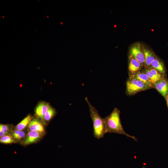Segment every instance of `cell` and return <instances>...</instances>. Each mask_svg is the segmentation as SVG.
Wrapping results in <instances>:
<instances>
[{"mask_svg": "<svg viewBox=\"0 0 168 168\" xmlns=\"http://www.w3.org/2000/svg\"><path fill=\"white\" fill-rule=\"evenodd\" d=\"M120 114L119 110L115 108L109 115L104 118L107 133L123 134L137 141V139L135 137L128 134L124 131L121 122Z\"/></svg>", "mask_w": 168, "mask_h": 168, "instance_id": "6da1fadb", "label": "cell"}, {"mask_svg": "<svg viewBox=\"0 0 168 168\" xmlns=\"http://www.w3.org/2000/svg\"><path fill=\"white\" fill-rule=\"evenodd\" d=\"M89 108L90 116L92 120L94 137L98 139L103 138L107 133L104 118L99 114L97 110L90 102L87 97L85 98Z\"/></svg>", "mask_w": 168, "mask_h": 168, "instance_id": "7a4b0ae2", "label": "cell"}, {"mask_svg": "<svg viewBox=\"0 0 168 168\" xmlns=\"http://www.w3.org/2000/svg\"><path fill=\"white\" fill-rule=\"evenodd\" d=\"M149 88L142 82L135 78H129L126 82V92L128 95L134 94Z\"/></svg>", "mask_w": 168, "mask_h": 168, "instance_id": "3957f363", "label": "cell"}, {"mask_svg": "<svg viewBox=\"0 0 168 168\" xmlns=\"http://www.w3.org/2000/svg\"><path fill=\"white\" fill-rule=\"evenodd\" d=\"M129 57L135 59L142 65H144L143 47L139 43H134L131 46L129 49Z\"/></svg>", "mask_w": 168, "mask_h": 168, "instance_id": "277c9868", "label": "cell"}, {"mask_svg": "<svg viewBox=\"0 0 168 168\" xmlns=\"http://www.w3.org/2000/svg\"><path fill=\"white\" fill-rule=\"evenodd\" d=\"M44 132L37 131H30L28 132L24 139L21 141V144L26 146L35 143L39 141L43 137Z\"/></svg>", "mask_w": 168, "mask_h": 168, "instance_id": "5b68a950", "label": "cell"}, {"mask_svg": "<svg viewBox=\"0 0 168 168\" xmlns=\"http://www.w3.org/2000/svg\"><path fill=\"white\" fill-rule=\"evenodd\" d=\"M143 72L147 75L153 85L166 76L151 67L147 68Z\"/></svg>", "mask_w": 168, "mask_h": 168, "instance_id": "8992f818", "label": "cell"}, {"mask_svg": "<svg viewBox=\"0 0 168 168\" xmlns=\"http://www.w3.org/2000/svg\"><path fill=\"white\" fill-rule=\"evenodd\" d=\"M155 88L164 98L168 94V80L165 77L153 85Z\"/></svg>", "mask_w": 168, "mask_h": 168, "instance_id": "52a82bcc", "label": "cell"}, {"mask_svg": "<svg viewBox=\"0 0 168 168\" xmlns=\"http://www.w3.org/2000/svg\"><path fill=\"white\" fill-rule=\"evenodd\" d=\"M27 131H37L41 132H45V129L43 124L39 119H32L27 126Z\"/></svg>", "mask_w": 168, "mask_h": 168, "instance_id": "ba28073f", "label": "cell"}, {"mask_svg": "<svg viewBox=\"0 0 168 168\" xmlns=\"http://www.w3.org/2000/svg\"><path fill=\"white\" fill-rule=\"evenodd\" d=\"M50 106L48 103L45 102H42L39 103L35 108L36 116L40 119L42 121Z\"/></svg>", "mask_w": 168, "mask_h": 168, "instance_id": "9c48e42d", "label": "cell"}, {"mask_svg": "<svg viewBox=\"0 0 168 168\" xmlns=\"http://www.w3.org/2000/svg\"><path fill=\"white\" fill-rule=\"evenodd\" d=\"M143 66V65L137 60L129 57L128 70L130 75L134 74L140 72Z\"/></svg>", "mask_w": 168, "mask_h": 168, "instance_id": "30bf717a", "label": "cell"}, {"mask_svg": "<svg viewBox=\"0 0 168 168\" xmlns=\"http://www.w3.org/2000/svg\"><path fill=\"white\" fill-rule=\"evenodd\" d=\"M162 74L166 76V69L163 62L159 58L156 57L150 66Z\"/></svg>", "mask_w": 168, "mask_h": 168, "instance_id": "8fae6325", "label": "cell"}, {"mask_svg": "<svg viewBox=\"0 0 168 168\" xmlns=\"http://www.w3.org/2000/svg\"><path fill=\"white\" fill-rule=\"evenodd\" d=\"M143 50L145 58L144 65L147 68L150 67L156 56L152 50L148 48H143Z\"/></svg>", "mask_w": 168, "mask_h": 168, "instance_id": "7c38bea8", "label": "cell"}, {"mask_svg": "<svg viewBox=\"0 0 168 168\" xmlns=\"http://www.w3.org/2000/svg\"><path fill=\"white\" fill-rule=\"evenodd\" d=\"M129 78L138 79L146 85L149 88L152 87L153 85L151 82L147 75L143 72H139L133 75H130Z\"/></svg>", "mask_w": 168, "mask_h": 168, "instance_id": "4fadbf2b", "label": "cell"}, {"mask_svg": "<svg viewBox=\"0 0 168 168\" xmlns=\"http://www.w3.org/2000/svg\"><path fill=\"white\" fill-rule=\"evenodd\" d=\"M32 119L30 115H28L16 126L15 129L21 130L25 129Z\"/></svg>", "mask_w": 168, "mask_h": 168, "instance_id": "5bb4252c", "label": "cell"}, {"mask_svg": "<svg viewBox=\"0 0 168 168\" xmlns=\"http://www.w3.org/2000/svg\"><path fill=\"white\" fill-rule=\"evenodd\" d=\"M56 111L52 107L50 106L48 110L44 115L42 120L43 123L45 124L46 122L50 121L55 115Z\"/></svg>", "mask_w": 168, "mask_h": 168, "instance_id": "9a60e30c", "label": "cell"}, {"mask_svg": "<svg viewBox=\"0 0 168 168\" xmlns=\"http://www.w3.org/2000/svg\"><path fill=\"white\" fill-rule=\"evenodd\" d=\"M11 134L17 141H22L26 137L25 133L23 130L15 129L11 133Z\"/></svg>", "mask_w": 168, "mask_h": 168, "instance_id": "2e32d148", "label": "cell"}, {"mask_svg": "<svg viewBox=\"0 0 168 168\" xmlns=\"http://www.w3.org/2000/svg\"><path fill=\"white\" fill-rule=\"evenodd\" d=\"M18 142L14 138L11 134H7L0 138V142L4 144H11L16 143Z\"/></svg>", "mask_w": 168, "mask_h": 168, "instance_id": "e0dca14e", "label": "cell"}, {"mask_svg": "<svg viewBox=\"0 0 168 168\" xmlns=\"http://www.w3.org/2000/svg\"><path fill=\"white\" fill-rule=\"evenodd\" d=\"M0 130L7 134H11L12 130V126L10 124H0Z\"/></svg>", "mask_w": 168, "mask_h": 168, "instance_id": "ac0fdd59", "label": "cell"}, {"mask_svg": "<svg viewBox=\"0 0 168 168\" xmlns=\"http://www.w3.org/2000/svg\"><path fill=\"white\" fill-rule=\"evenodd\" d=\"M8 134H7L6 133L4 132L1 130H0V138L4 136L7 135Z\"/></svg>", "mask_w": 168, "mask_h": 168, "instance_id": "d6986e66", "label": "cell"}, {"mask_svg": "<svg viewBox=\"0 0 168 168\" xmlns=\"http://www.w3.org/2000/svg\"><path fill=\"white\" fill-rule=\"evenodd\" d=\"M165 98L166 99L167 105L168 108V94L166 95Z\"/></svg>", "mask_w": 168, "mask_h": 168, "instance_id": "ffe728a7", "label": "cell"}]
</instances>
